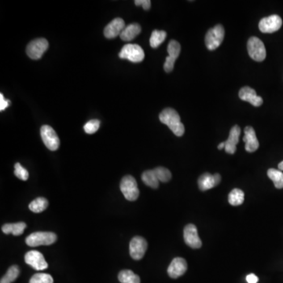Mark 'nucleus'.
Listing matches in <instances>:
<instances>
[{
    "label": "nucleus",
    "mask_w": 283,
    "mask_h": 283,
    "mask_svg": "<svg viewBox=\"0 0 283 283\" xmlns=\"http://www.w3.org/2000/svg\"><path fill=\"white\" fill-rule=\"evenodd\" d=\"M26 228V223L19 222L16 224H5L2 226V230L4 234H12L14 236H19L23 234Z\"/></svg>",
    "instance_id": "20"
},
{
    "label": "nucleus",
    "mask_w": 283,
    "mask_h": 283,
    "mask_svg": "<svg viewBox=\"0 0 283 283\" xmlns=\"http://www.w3.org/2000/svg\"><path fill=\"white\" fill-rule=\"evenodd\" d=\"M167 50L169 57L176 61L181 51V46L179 42H177L176 40H171L168 45Z\"/></svg>",
    "instance_id": "28"
},
{
    "label": "nucleus",
    "mask_w": 283,
    "mask_h": 283,
    "mask_svg": "<svg viewBox=\"0 0 283 283\" xmlns=\"http://www.w3.org/2000/svg\"><path fill=\"white\" fill-rule=\"evenodd\" d=\"M267 176L272 180L277 189L283 188V173L278 169H270L267 171Z\"/></svg>",
    "instance_id": "25"
},
{
    "label": "nucleus",
    "mask_w": 283,
    "mask_h": 283,
    "mask_svg": "<svg viewBox=\"0 0 283 283\" xmlns=\"http://www.w3.org/2000/svg\"><path fill=\"white\" fill-rule=\"evenodd\" d=\"M57 240V235L53 232H34L28 236L26 239V244L31 247L39 246H50L55 243Z\"/></svg>",
    "instance_id": "2"
},
{
    "label": "nucleus",
    "mask_w": 283,
    "mask_h": 283,
    "mask_svg": "<svg viewBox=\"0 0 283 283\" xmlns=\"http://www.w3.org/2000/svg\"><path fill=\"white\" fill-rule=\"evenodd\" d=\"M167 36L166 31L163 30H153L149 39V44L153 48H157L165 41Z\"/></svg>",
    "instance_id": "24"
},
{
    "label": "nucleus",
    "mask_w": 283,
    "mask_h": 283,
    "mask_svg": "<svg viewBox=\"0 0 283 283\" xmlns=\"http://www.w3.org/2000/svg\"><path fill=\"white\" fill-rule=\"evenodd\" d=\"M40 135H41L43 143L47 146V149H49L51 151H55L58 149L60 140H59L57 133L53 128H51V126H42Z\"/></svg>",
    "instance_id": "8"
},
{
    "label": "nucleus",
    "mask_w": 283,
    "mask_h": 283,
    "mask_svg": "<svg viewBox=\"0 0 283 283\" xmlns=\"http://www.w3.org/2000/svg\"><path fill=\"white\" fill-rule=\"evenodd\" d=\"M225 30L222 25H217L208 30L205 35V45L209 51H214L224 41Z\"/></svg>",
    "instance_id": "3"
},
{
    "label": "nucleus",
    "mask_w": 283,
    "mask_h": 283,
    "mask_svg": "<svg viewBox=\"0 0 283 283\" xmlns=\"http://www.w3.org/2000/svg\"><path fill=\"white\" fill-rule=\"evenodd\" d=\"M221 181V175L218 173L212 175L210 173H204L198 179V187L201 191H208L216 187Z\"/></svg>",
    "instance_id": "13"
},
{
    "label": "nucleus",
    "mask_w": 283,
    "mask_h": 283,
    "mask_svg": "<svg viewBox=\"0 0 283 283\" xmlns=\"http://www.w3.org/2000/svg\"><path fill=\"white\" fill-rule=\"evenodd\" d=\"M142 31V28L140 24L132 23L129 26H126L120 35V39L123 41H132V39L140 35Z\"/></svg>",
    "instance_id": "19"
},
{
    "label": "nucleus",
    "mask_w": 283,
    "mask_h": 283,
    "mask_svg": "<svg viewBox=\"0 0 283 283\" xmlns=\"http://www.w3.org/2000/svg\"><path fill=\"white\" fill-rule=\"evenodd\" d=\"M118 279L120 283H140V276L131 270H123L120 271L118 275Z\"/></svg>",
    "instance_id": "22"
},
{
    "label": "nucleus",
    "mask_w": 283,
    "mask_h": 283,
    "mask_svg": "<svg viewBox=\"0 0 283 283\" xmlns=\"http://www.w3.org/2000/svg\"><path fill=\"white\" fill-rule=\"evenodd\" d=\"M20 275V269L18 266L13 265L6 271V275L1 279L0 283H12L18 279Z\"/></svg>",
    "instance_id": "27"
},
{
    "label": "nucleus",
    "mask_w": 283,
    "mask_h": 283,
    "mask_svg": "<svg viewBox=\"0 0 283 283\" xmlns=\"http://www.w3.org/2000/svg\"><path fill=\"white\" fill-rule=\"evenodd\" d=\"M245 194L240 189L235 188L230 191L228 195V202L233 206H238L244 202Z\"/></svg>",
    "instance_id": "23"
},
{
    "label": "nucleus",
    "mask_w": 283,
    "mask_h": 283,
    "mask_svg": "<svg viewBox=\"0 0 283 283\" xmlns=\"http://www.w3.org/2000/svg\"><path fill=\"white\" fill-rule=\"evenodd\" d=\"M142 180L143 181L148 187L157 189L159 187V180L157 178L155 172L153 170H147L142 174Z\"/></svg>",
    "instance_id": "21"
},
{
    "label": "nucleus",
    "mask_w": 283,
    "mask_h": 283,
    "mask_svg": "<svg viewBox=\"0 0 283 283\" xmlns=\"http://www.w3.org/2000/svg\"><path fill=\"white\" fill-rule=\"evenodd\" d=\"M283 20L279 15L273 14L262 18L259 22V31L263 33H273L281 28Z\"/></svg>",
    "instance_id": "9"
},
{
    "label": "nucleus",
    "mask_w": 283,
    "mask_h": 283,
    "mask_svg": "<svg viewBox=\"0 0 283 283\" xmlns=\"http://www.w3.org/2000/svg\"><path fill=\"white\" fill-rule=\"evenodd\" d=\"M187 270V263L183 258L176 257L172 259L168 268V274L172 279H177L184 275Z\"/></svg>",
    "instance_id": "15"
},
{
    "label": "nucleus",
    "mask_w": 283,
    "mask_h": 283,
    "mask_svg": "<svg viewBox=\"0 0 283 283\" xmlns=\"http://www.w3.org/2000/svg\"><path fill=\"white\" fill-rule=\"evenodd\" d=\"M29 283H54V279L49 274L37 273L31 278Z\"/></svg>",
    "instance_id": "30"
},
{
    "label": "nucleus",
    "mask_w": 283,
    "mask_h": 283,
    "mask_svg": "<svg viewBox=\"0 0 283 283\" xmlns=\"http://www.w3.org/2000/svg\"><path fill=\"white\" fill-rule=\"evenodd\" d=\"M10 105V101L7 100V99L4 98L3 94L1 93V94H0V111L2 112V111L6 110Z\"/></svg>",
    "instance_id": "35"
},
{
    "label": "nucleus",
    "mask_w": 283,
    "mask_h": 283,
    "mask_svg": "<svg viewBox=\"0 0 283 283\" xmlns=\"http://www.w3.org/2000/svg\"><path fill=\"white\" fill-rule=\"evenodd\" d=\"M49 47V43L44 38L34 39L28 44L26 53L28 56L33 60H38L43 57V54Z\"/></svg>",
    "instance_id": "6"
},
{
    "label": "nucleus",
    "mask_w": 283,
    "mask_h": 283,
    "mask_svg": "<svg viewBox=\"0 0 283 283\" xmlns=\"http://www.w3.org/2000/svg\"><path fill=\"white\" fill-rule=\"evenodd\" d=\"M278 167H279V170H280V171H283V161L279 164V166H278Z\"/></svg>",
    "instance_id": "38"
},
{
    "label": "nucleus",
    "mask_w": 283,
    "mask_h": 283,
    "mask_svg": "<svg viewBox=\"0 0 283 283\" xmlns=\"http://www.w3.org/2000/svg\"><path fill=\"white\" fill-rule=\"evenodd\" d=\"M245 136L243 137V141L245 142L246 145L245 149L249 153H254L259 148V141H258L255 131L251 126H248L245 128Z\"/></svg>",
    "instance_id": "17"
},
{
    "label": "nucleus",
    "mask_w": 283,
    "mask_h": 283,
    "mask_svg": "<svg viewBox=\"0 0 283 283\" xmlns=\"http://www.w3.org/2000/svg\"><path fill=\"white\" fill-rule=\"evenodd\" d=\"M240 135H241V128L239 126L234 125L230 129V135L227 140L225 142V151L229 154H234L236 151V146L239 141Z\"/></svg>",
    "instance_id": "18"
},
{
    "label": "nucleus",
    "mask_w": 283,
    "mask_h": 283,
    "mask_svg": "<svg viewBox=\"0 0 283 283\" xmlns=\"http://www.w3.org/2000/svg\"><path fill=\"white\" fill-rule=\"evenodd\" d=\"M159 182L167 183L171 179V173L169 169L164 167H157L153 169Z\"/></svg>",
    "instance_id": "29"
},
{
    "label": "nucleus",
    "mask_w": 283,
    "mask_h": 283,
    "mask_svg": "<svg viewBox=\"0 0 283 283\" xmlns=\"http://www.w3.org/2000/svg\"><path fill=\"white\" fill-rule=\"evenodd\" d=\"M136 6H142L144 10H149L151 6V1L150 0H136L135 1Z\"/></svg>",
    "instance_id": "34"
},
{
    "label": "nucleus",
    "mask_w": 283,
    "mask_h": 283,
    "mask_svg": "<svg viewBox=\"0 0 283 283\" xmlns=\"http://www.w3.org/2000/svg\"><path fill=\"white\" fill-rule=\"evenodd\" d=\"M48 207V201L44 198H37L32 200L28 205L30 210L35 213L43 212Z\"/></svg>",
    "instance_id": "26"
},
{
    "label": "nucleus",
    "mask_w": 283,
    "mask_h": 283,
    "mask_svg": "<svg viewBox=\"0 0 283 283\" xmlns=\"http://www.w3.org/2000/svg\"><path fill=\"white\" fill-rule=\"evenodd\" d=\"M120 188L127 200L134 201L139 198L140 190L138 188L137 182L132 175H126L122 179Z\"/></svg>",
    "instance_id": "4"
},
{
    "label": "nucleus",
    "mask_w": 283,
    "mask_h": 283,
    "mask_svg": "<svg viewBox=\"0 0 283 283\" xmlns=\"http://www.w3.org/2000/svg\"><path fill=\"white\" fill-rule=\"evenodd\" d=\"M14 175L21 180L26 181L29 177L28 171L26 170L20 163H16L14 165Z\"/></svg>",
    "instance_id": "31"
},
{
    "label": "nucleus",
    "mask_w": 283,
    "mask_h": 283,
    "mask_svg": "<svg viewBox=\"0 0 283 283\" xmlns=\"http://www.w3.org/2000/svg\"><path fill=\"white\" fill-rule=\"evenodd\" d=\"M175 62V60L170 58L169 56L166 57V59H165V64H164V69H165V71L166 73H171V71L174 69Z\"/></svg>",
    "instance_id": "33"
},
{
    "label": "nucleus",
    "mask_w": 283,
    "mask_h": 283,
    "mask_svg": "<svg viewBox=\"0 0 283 283\" xmlns=\"http://www.w3.org/2000/svg\"><path fill=\"white\" fill-rule=\"evenodd\" d=\"M119 57L121 59H127L132 62L139 63L143 61L145 54L140 45L129 43L122 47L121 51L119 53Z\"/></svg>",
    "instance_id": "5"
},
{
    "label": "nucleus",
    "mask_w": 283,
    "mask_h": 283,
    "mask_svg": "<svg viewBox=\"0 0 283 283\" xmlns=\"http://www.w3.org/2000/svg\"><path fill=\"white\" fill-rule=\"evenodd\" d=\"M238 95L242 100L250 102V104L255 107H258L263 104V99L261 97L258 96L255 90L250 86H243L239 90Z\"/></svg>",
    "instance_id": "16"
},
{
    "label": "nucleus",
    "mask_w": 283,
    "mask_h": 283,
    "mask_svg": "<svg viewBox=\"0 0 283 283\" xmlns=\"http://www.w3.org/2000/svg\"><path fill=\"white\" fill-rule=\"evenodd\" d=\"M183 238L187 246L192 249H199L202 246V242L199 238L198 229L195 224H188L185 226Z\"/></svg>",
    "instance_id": "12"
},
{
    "label": "nucleus",
    "mask_w": 283,
    "mask_h": 283,
    "mask_svg": "<svg viewBox=\"0 0 283 283\" xmlns=\"http://www.w3.org/2000/svg\"><path fill=\"white\" fill-rule=\"evenodd\" d=\"M160 121L169 127L173 133L178 137L183 136L185 127L181 122L180 116L176 110L171 108H166L160 113Z\"/></svg>",
    "instance_id": "1"
},
{
    "label": "nucleus",
    "mask_w": 283,
    "mask_h": 283,
    "mask_svg": "<svg viewBox=\"0 0 283 283\" xmlns=\"http://www.w3.org/2000/svg\"><path fill=\"white\" fill-rule=\"evenodd\" d=\"M100 126V121L98 120H91L86 122V124L84 126V129L86 134L92 135L98 131Z\"/></svg>",
    "instance_id": "32"
},
{
    "label": "nucleus",
    "mask_w": 283,
    "mask_h": 283,
    "mask_svg": "<svg viewBox=\"0 0 283 283\" xmlns=\"http://www.w3.org/2000/svg\"><path fill=\"white\" fill-rule=\"evenodd\" d=\"M225 148V142H221L220 145H218V149H222Z\"/></svg>",
    "instance_id": "37"
},
{
    "label": "nucleus",
    "mask_w": 283,
    "mask_h": 283,
    "mask_svg": "<svg viewBox=\"0 0 283 283\" xmlns=\"http://www.w3.org/2000/svg\"><path fill=\"white\" fill-rule=\"evenodd\" d=\"M248 53L255 61H263L266 58L265 46L259 38L253 36L248 40Z\"/></svg>",
    "instance_id": "7"
},
{
    "label": "nucleus",
    "mask_w": 283,
    "mask_h": 283,
    "mask_svg": "<svg viewBox=\"0 0 283 283\" xmlns=\"http://www.w3.org/2000/svg\"><path fill=\"white\" fill-rule=\"evenodd\" d=\"M147 247V242L145 238L140 236H136L130 242V255L132 259L140 260L142 258H143Z\"/></svg>",
    "instance_id": "10"
},
{
    "label": "nucleus",
    "mask_w": 283,
    "mask_h": 283,
    "mask_svg": "<svg viewBox=\"0 0 283 283\" xmlns=\"http://www.w3.org/2000/svg\"><path fill=\"white\" fill-rule=\"evenodd\" d=\"M125 28L124 20L116 18L106 26L104 29V35L107 39H113L121 34L122 31Z\"/></svg>",
    "instance_id": "14"
},
{
    "label": "nucleus",
    "mask_w": 283,
    "mask_h": 283,
    "mask_svg": "<svg viewBox=\"0 0 283 283\" xmlns=\"http://www.w3.org/2000/svg\"><path fill=\"white\" fill-rule=\"evenodd\" d=\"M246 281L248 283H257L259 281V278L254 274H250L246 276Z\"/></svg>",
    "instance_id": "36"
},
{
    "label": "nucleus",
    "mask_w": 283,
    "mask_h": 283,
    "mask_svg": "<svg viewBox=\"0 0 283 283\" xmlns=\"http://www.w3.org/2000/svg\"><path fill=\"white\" fill-rule=\"evenodd\" d=\"M25 261L36 271H43L48 267V263L43 257V254L36 250L28 252L25 255Z\"/></svg>",
    "instance_id": "11"
}]
</instances>
